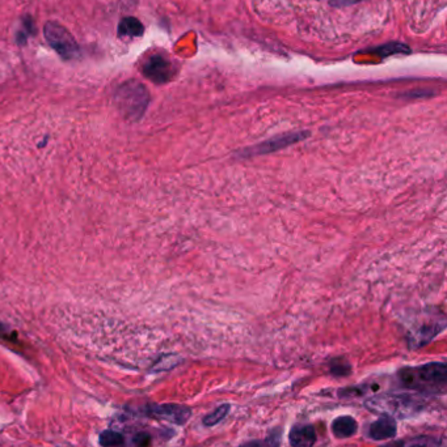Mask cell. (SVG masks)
<instances>
[{"mask_svg":"<svg viewBox=\"0 0 447 447\" xmlns=\"http://www.w3.org/2000/svg\"><path fill=\"white\" fill-rule=\"evenodd\" d=\"M402 384L408 389L424 393H439L445 390L447 368L445 364L432 362L417 368H405L399 373Z\"/></svg>","mask_w":447,"mask_h":447,"instance_id":"cell-1","label":"cell"},{"mask_svg":"<svg viewBox=\"0 0 447 447\" xmlns=\"http://www.w3.org/2000/svg\"><path fill=\"white\" fill-rule=\"evenodd\" d=\"M114 101L123 118L135 122L143 117L150 104V93L139 81L129 80L117 88Z\"/></svg>","mask_w":447,"mask_h":447,"instance_id":"cell-2","label":"cell"},{"mask_svg":"<svg viewBox=\"0 0 447 447\" xmlns=\"http://www.w3.org/2000/svg\"><path fill=\"white\" fill-rule=\"evenodd\" d=\"M366 407L372 412L389 414V416H414L420 411L423 403L411 395H382L371 398L366 402Z\"/></svg>","mask_w":447,"mask_h":447,"instance_id":"cell-3","label":"cell"},{"mask_svg":"<svg viewBox=\"0 0 447 447\" xmlns=\"http://www.w3.org/2000/svg\"><path fill=\"white\" fill-rule=\"evenodd\" d=\"M44 35L47 44L56 50V54L62 59L72 60L78 58L80 54V47L77 40L74 38V35L68 28H65L59 22H46L44 26Z\"/></svg>","mask_w":447,"mask_h":447,"instance_id":"cell-4","label":"cell"},{"mask_svg":"<svg viewBox=\"0 0 447 447\" xmlns=\"http://www.w3.org/2000/svg\"><path fill=\"white\" fill-rule=\"evenodd\" d=\"M142 74L155 84H166L172 80L176 74V66L167 54L154 51L147 54L142 62Z\"/></svg>","mask_w":447,"mask_h":447,"instance_id":"cell-5","label":"cell"},{"mask_svg":"<svg viewBox=\"0 0 447 447\" xmlns=\"http://www.w3.org/2000/svg\"><path fill=\"white\" fill-rule=\"evenodd\" d=\"M152 414L163 420H167L169 423L182 425L189 420L190 416H191V409L187 405L164 404V405L154 407Z\"/></svg>","mask_w":447,"mask_h":447,"instance_id":"cell-6","label":"cell"},{"mask_svg":"<svg viewBox=\"0 0 447 447\" xmlns=\"http://www.w3.org/2000/svg\"><path fill=\"white\" fill-rule=\"evenodd\" d=\"M396 433H398L396 420L389 414H383L377 421H374L370 425L369 436L377 441L393 438L396 436Z\"/></svg>","mask_w":447,"mask_h":447,"instance_id":"cell-7","label":"cell"},{"mask_svg":"<svg viewBox=\"0 0 447 447\" xmlns=\"http://www.w3.org/2000/svg\"><path fill=\"white\" fill-rule=\"evenodd\" d=\"M289 441L292 447H313L316 442V432L313 425H297L291 429Z\"/></svg>","mask_w":447,"mask_h":447,"instance_id":"cell-8","label":"cell"},{"mask_svg":"<svg viewBox=\"0 0 447 447\" xmlns=\"http://www.w3.org/2000/svg\"><path fill=\"white\" fill-rule=\"evenodd\" d=\"M143 33H145L143 24L133 16L123 17L117 28V34L121 40H126V38L132 40V38H136V37H142Z\"/></svg>","mask_w":447,"mask_h":447,"instance_id":"cell-9","label":"cell"},{"mask_svg":"<svg viewBox=\"0 0 447 447\" xmlns=\"http://www.w3.org/2000/svg\"><path fill=\"white\" fill-rule=\"evenodd\" d=\"M302 138V133H289V135H283L281 138H277V139H272L269 142L264 143L261 145H258L256 148L253 149H249V152H246V154L249 153H255V154H261V153H268L273 152V151H277L280 148H283L289 144H292V143L298 142L299 139Z\"/></svg>","mask_w":447,"mask_h":447,"instance_id":"cell-10","label":"cell"},{"mask_svg":"<svg viewBox=\"0 0 447 447\" xmlns=\"http://www.w3.org/2000/svg\"><path fill=\"white\" fill-rule=\"evenodd\" d=\"M357 421L352 416H340L332 423V432L337 438H349L357 433Z\"/></svg>","mask_w":447,"mask_h":447,"instance_id":"cell-11","label":"cell"},{"mask_svg":"<svg viewBox=\"0 0 447 447\" xmlns=\"http://www.w3.org/2000/svg\"><path fill=\"white\" fill-rule=\"evenodd\" d=\"M396 447H441V441L436 437H416L408 441L395 442Z\"/></svg>","mask_w":447,"mask_h":447,"instance_id":"cell-12","label":"cell"},{"mask_svg":"<svg viewBox=\"0 0 447 447\" xmlns=\"http://www.w3.org/2000/svg\"><path fill=\"white\" fill-rule=\"evenodd\" d=\"M230 412V404H224L221 407H218L217 409H214L212 414H206L203 418V425L214 426L219 424L224 417Z\"/></svg>","mask_w":447,"mask_h":447,"instance_id":"cell-13","label":"cell"},{"mask_svg":"<svg viewBox=\"0 0 447 447\" xmlns=\"http://www.w3.org/2000/svg\"><path fill=\"white\" fill-rule=\"evenodd\" d=\"M281 444V432L274 430L270 436L267 437L265 439H256V441H249L240 447H280Z\"/></svg>","mask_w":447,"mask_h":447,"instance_id":"cell-14","label":"cell"},{"mask_svg":"<svg viewBox=\"0 0 447 447\" xmlns=\"http://www.w3.org/2000/svg\"><path fill=\"white\" fill-rule=\"evenodd\" d=\"M101 446L117 447L123 444V437L118 434L117 432L107 430L100 436Z\"/></svg>","mask_w":447,"mask_h":447,"instance_id":"cell-15","label":"cell"},{"mask_svg":"<svg viewBox=\"0 0 447 447\" xmlns=\"http://www.w3.org/2000/svg\"><path fill=\"white\" fill-rule=\"evenodd\" d=\"M33 33V20H32L29 16H26L23 20V29L17 34V42H19V44H25V41H26V38H28V34L32 35Z\"/></svg>","mask_w":447,"mask_h":447,"instance_id":"cell-16","label":"cell"},{"mask_svg":"<svg viewBox=\"0 0 447 447\" xmlns=\"http://www.w3.org/2000/svg\"><path fill=\"white\" fill-rule=\"evenodd\" d=\"M331 371H332V373L336 374V375H343V377H345L347 374L350 373V366H349L347 364H344V361H341V364H338V366L334 362Z\"/></svg>","mask_w":447,"mask_h":447,"instance_id":"cell-17","label":"cell"},{"mask_svg":"<svg viewBox=\"0 0 447 447\" xmlns=\"http://www.w3.org/2000/svg\"><path fill=\"white\" fill-rule=\"evenodd\" d=\"M382 447H396V444H390V445H386V446Z\"/></svg>","mask_w":447,"mask_h":447,"instance_id":"cell-18","label":"cell"}]
</instances>
